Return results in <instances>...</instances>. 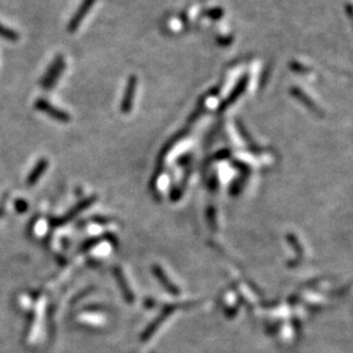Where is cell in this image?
<instances>
[{"label": "cell", "mask_w": 353, "mask_h": 353, "mask_svg": "<svg viewBox=\"0 0 353 353\" xmlns=\"http://www.w3.org/2000/svg\"><path fill=\"white\" fill-rule=\"evenodd\" d=\"M64 58L62 56H58L54 58L53 64H50V69L47 70V72L45 74L44 80L42 82V88L50 90L52 86L56 83V80H58V77L61 76L62 72L64 69Z\"/></svg>", "instance_id": "cell-1"}, {"label": "cell", "mask_w": 353, "mask_h": 353, "mask_svg": "<svg viewBox=\"0 0 353 353\" xmlns=\"http://www.w3.org/2000/svg\"><path fill=\"white\" fill-rule=\"evenodd\" d=\"M96 2V0H83V2H82L80 7H78L76 10V13L74 14V16L70 20L68 24V31L70 34L76 32V30L80 28L83 20L86 18V15L88 14V12L91 10Z\"/></svg>", "instance_id": "cell-2"}, {"label": "cell", "mask_w": 353, "mask_h": 353, "mask_svg": "<svg viewBox=\"0 0 353 353\" xmlns=\"http://www.w3.org/2000/svg\"><path fill=\"white\" fill-rule=\"evenodd\" d=\"M136 83H138V80H136V77L134 74L128 77L126 88H125V92H124L123 101H122V110L124 112H128L132 108L133 99H134V94L136 90Z\"/></svg>", "instance_id": "cell-3"}, {"label": "cell", "mask_w": 353, "mask_h": 353, "mask_svg": "<svg viewBox=\"0 0 353 353\" xmlns=\"http://www.w3.org/2000/svg\"><path fill=\"white\" fill-rule=\"evenodd\" d=\"M36 108H38L39 110L47 112L48 115L54 117V118L62 120H68V115H66V112L58 110V109H56V108H54L50 102H47V101L42 100V99L36 101Z\"/></svg>", "instance_id": "cell-4"}, {"label": "cell", "mask_w": 353, "mask_h": 353, "mask_svg": "<svg viewBox=\"0 0 353 353\" xmlns=\"http://www.w3.org/2000/svg\"><path fill=\"white\" fill-rule=\"evenodd\" d=\"M0 37L5 38L8 42H16L18 39V34L8 26H4L0 23Z\"/></svg>", "instance_id": "cell-5"}, {"label": "cell", "mask_w": 353, "mask_h": 353, "mask_svg": "<svg viewBox=\"0 0 353 353\" xmlns=\"http://www.w3.org/2000/svg\"><path fill=\"white\" fill-rule=\"evenodd\" d=\"M0 216H2V212H0Z\"/></svg>", "instance_id": "cell-6"}]
</instances>
